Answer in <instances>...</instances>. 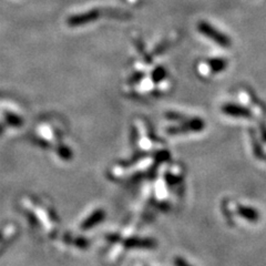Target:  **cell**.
<instances>
[{
    "instance_id": "6da1fadb",
    "label": "cell",
    "mask_w": 266,
    "mask_h": 266,
    "mask_svg": "<svg viewBox=\"0 0 266 266\" xmlns=\"http://www.w3.org/2000/svg\"><path fill=\"white\" fill-rule=\"evenodd\" d=\"M170 160L167 150L159 149L149 154H133L127 161L114 163L106 168L105 175L118 184H134L145 179H152L158 168Z\"/></svg>"
},
{
    "instance_id": "7a4b0ae2",
    "label": "cell",
    "mask_w": 266,
    "mask_h": 266,
    "mask_svg": "<svg viewBox=\"0 0 266 266\" xmlns=\"http://www.w3.org/2000/svg\"><path fill=\"white\" fill-rule=\"evenodd\" d=\"M19 207L31 230L39 236L56 238L60 233V221L51 204L33 194H24L19 199Z\"/></svg>"
},
{
    "instance_id": "3957f363",
    "label": "cell",
    "mask_w": 266,
    "mask_h": 266,
    "mask_svg": "<svg viewBox=\"0 0 266 266\" xmlns=\"http://www.w3.org/2000/svg\"><path fill=\"white\" fill-rule=\"evenodd\" d=\"M104 242L111 245L109 259L112 261L119 259L128 251H153L158 247L157 239L134 234L130 228L106 233Z\"/></svg>"
},
{
    "instance_id": "277c9868",
    "label": "cell",
    "mask_w": 266,
    "mask_h": 266,
    "mask_svg": "<svg viewBox=\"0 0 266 266\" xmlns=\"http://www.w3.org/2000/svg\"><path fill=\"white\" fill-rule=\"evenodd\" d=\"M105 217L106 212L103 207L93 208L80 222L79 230H81V232H87V231L95 229L96 226L100 225L104 221Z\"/></svg>"
},
{
    "instance_id": "5b68a950",
    "label": "cell",
    "mask_w": 266,
    "mask_h": 266,
    "mask_svg": "<svg viewBox=\"0 0 266 266\" xmlns=\"http://www.w3.org/2000/svg\"><path fill=\"white\" fill-rule=\"evenodd\" d=\"M205 123L203 122V120L200 118H192L188 119L184 122H181L180 126L175 127H168L166 129V133L170 135H177V134H184L188 132H199L202 131Z\"/></svg>"
},
{
    "instance_id": "8992f818",
    "label": "cell",
    "mask_w": 266,
    "mask_h": 266,
    "mask_svg": "<svg viewBox=\"0 0 266 266\" xmlns=\"http://www.w3.org/2000/svg\"><path fill=\"white\" fill-rule=\"evenodd\" d=\"M198 28L200 30V33L213 40V41L216 42L219 46L223 48L231 47V40L226 37L224 33H220L219 30H216L214 27H212L210 24H207V22L205 21L200 22Z\"/></svg>"
},
{
    "instance_id": "52a82bcc",
    "label": "cell",
    "mask_w": 266,
    "mask_h": 266,
    "mask_svg": "<svg viewBox=\"0 0 266 266\" xmlns=\"http://www.w3.org/2000/svg\"><path fill=\"white\" fill-rule=\"evenodd\" d=\"M101 16H102V10H99V9H92V10L78 13V15L69 17L68 20H66V24H68L70 27L83 26V25L90 24V22L92 21L98 20Z\"/></svg>"
},
{
    "instance_id": "ba28073f",
    "label": "cell",
    "mask_w": 266,
    "mask_h": 266,
    "mask_svg": "<svg viewBox=\"0 0 266 266\" xmlns=\"http://www.w3.org/2000/svg\"><path fill=\"white\" fill-rule=\"evenodd\" d=\"M61 242L65 245L77 248V250H88L89 246H90V241L87 237L70 232H66L61 235Z\"/></svg>"
},
{
    "instance_id": "9c48e42d",
    "label": "cell",
    "mask_w": 266,
    "mask_h": 266,
    "mask_svg": "<svg viewBox=\"0 0 266 266\" xmlns=\"http://www.w3.org/2000/svg\"><path fill=\"white\" fill-rule=\"evenodd\" d=\"M222 111H223L225 114L230 115V117L244 118V119H251L253 117L250 110L237 104H232V103L224 104L223 106H222Z\"/></svg>"
},
{
    "instance_id": "30bf717a",
    "label": "cell",
    "mask_w": 266,
    "mask_h": 266,
    "mask_svg": "<svg viewBox=\"0 0 266 266\" xmlns=\"http://www.w3.org/2000/svg\"><path fill=\"white\" fill-rule=\"evenodd\" d=\"M236 214H238L239 216H242L243 219L252 222V223H255V222H257L260 220L259 211H256L254 207H251V206L238 205L236 207Z\"/></svg>"
},
{
    "instance_id": "8fae6325",
    "label": "cell",
    "mask_w": 266,
    "mask_h": 266,
    "mask_svg": "<svg viewBox=\"0 0 266 266\" xmlns=\"http://www.w3.org/2000/svg\"><path fill=\"white\" fill-rule=\"evenodd\" d=\"M102 15L105 17L111 18V19H119V20H129L131 19V13L127 11L119 10V9L114 8H105L104 10H102Z\"/></svg>"
},
{
    "instance_id": "7c38bea8",
    "label": "cell",
    "mask_w": 266,
    "mask_h": 266,
    "mask_svg": "<svg viewBox=\"0 0 266 266\" xmlns=\"http://www.w3.org/2000/svg\"><path fill=\"white\" fill-rule=\"evenodd\" d=\"M207 65L210 66L212 72L217 73L223 71L226 66H228V61L225 59H221V58H214V59L208 60Z\"/></svg>"
},
{
    "instance_id": "4fadbf2b",
    "label": "cell",
    "mask_w": 266,
    "mask_h": 266,
    "mask_svg": "<svg viewBox=\"0 0 266 266\" xmlns=\"http://www.w3.org/2000/svg\"><path fill=\"white\" fill-rule=\"evenodd\" d=\"M4 120H6L7 124L15 128H19L22 126V123H24V120H22L19 115H16L11 112H6V114H4Z\"/></svg>"
},
{
    "instance_id": "5bb4252c",
    "label": "cell",
    "mask_w": 266,
    "mask_h": 266,
    "mask_svg": "<svg viewBox=\"0 0 266 266\" xmlns=\"http://www.w3.org/2000/svg\"><path fill=\"white\" fill-rule=\"evenodd\" d=\"M135 47H136V49H137V50H139V52H140V55L142 56V57H143V59H144V61H145V64H148V65H150V64H152V57H151V56H149L148 55V53H146V51H145V49H144V47H143V43H142L141 41H140V40H135Z\"/></svg>"
},
{
    "instance_id": "9a60e30c",
    "label": "cell",
    "mask_w": 266,
    "mask_h": 266,
    "mask_svg": "<svg viewBox=\"0 0 266 266\" xmlns=\"http://www.w3.org/2000/svg\"><path fill=\"white\" fill-rule=\"evenodd\" d=\"M166 69H164L163 66H158V68H155V70L153 71V73H152L153 82L158 83L160 81H162V80L166 78Z\"/></svg>"
},
{
    "instance_id": "2e32d148",
    "label": "cell",
    "mask_w": 266,
    "mask_h": 266,
    "mask_svg": "<svg viewBox=\"0 0 266 266\" xmlns=\"http://www.w3.org/2000/svg\"><path fill=\"white\" fill-rule=\"evenodd\" d=\"M166 118L168 120H172V121H177V122H184L188 120L189 118L185 117V115L181 114V113H176V112H167L166 113Z\"/></svg>"
},
{
    "instance_id": "e0dca14e",
    "label": "cell",
    "mask_w": 266,
    "mask_h": 266,
    "mask_svg": "<svg viewBox=\"0 0 266 266\" xmlns=\"http://www.w3.org/2000/svg\"><path fill=\"white\" fill-rule=\"evenodd\" d=\"M173 265L174 266H193L191 263H189L188 261H186L183 256L176 255L174 256V259H173Z\"/></svg>"
},
{
    "instance_id": "ac0fdd59",
    "label": "cell",
    "mask_w": 266,
    "mask_h": 266,
    "mask_svg": "<svg viewBox=\"0 0 266 266\" xmlns=\"http://www.w3.org/2000/svg\"><path fill=\"white\" fill-rule=\"evenodd\" d=\"M144 78V74L141 73V72H136L132 75V77L130 78V80H129V83L131 84H136L139 83L142 79Z\"/></svg>"
},
{
    "instance_id": "d6986e66",
    "label": "cell",
    "mask_w": 266,
    "mask_h": 266,
    "mask_svg": "<svg viewBox=\"0 0 266 266\" xmlns=\"http://www.w3.org/2000/svg\"><path fill=\"white\" fill-rule=\"evenodd\" d=\"M167 42H162L161 44H159V46L154 49V51H153V55L155 56H158V55H161V53L163 51H166V48H167Z\"/></svg>"
},
{
    "instance_id": "ffe728a7",
    "label": "cell",
    "mask_w": 266,
    "mask_h": 266,
    "mask_svg": "<svg viewBox=\"0 0 266 266\" xmlns=\"http://www.w3.org/2000/svg\"><path fill=\"white\" fill-rule=\"evenodd\" d=\"M261 133H262V139L266 142V127L264 124H261Z\"/></svg>"
},
{
    "instance_id": "44dd1931",
    "label": "cell",
    "mask_w": 266,
    "mask_h": 266,
    "mask_svg": "<svg viewBox=\"0 0 266 266\" xmlns=\"http://www.w3.org/2000/svg\"><path fill=\"white\" fill-rule=\"evenodd\" d=\"M139 266H150V265H146V264H140Z\"/></svg>"
}]
</instances>
